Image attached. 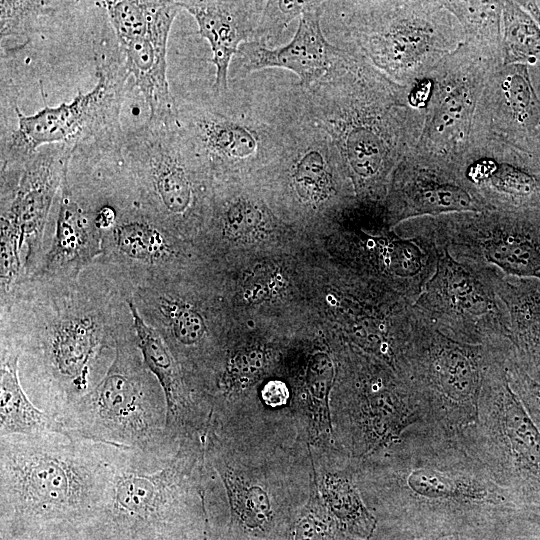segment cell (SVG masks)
I'll return each mask as SVG.
<instances>
[{
	"instance_id": "44dd1931",
	"label": "cell",
	"mask_w": 540,
	"mask_h": 540,
	"mask_svg": "<svg viewBox=\"0 0 540 540\" xmlns=\"http://www.w3.org/2000/svg\"><path fill=\"white\" fill-rule=\"evenodd\" d=\"M180 10L178 1H159L144 31L118 41L124 67L148 105L149 121L176 118V102L167 81V43Z\"/></svg>"
},
{
	"instance_id": "f546056e",
	"label": "cell",
	"mask_w": 540,
	"mask_h": 540,
	"mask_svg": "<svg viewBox=\"0 0 540 540\" xmlns=\"http://www.w3.org/2000/svg\"><path fill=\"white\" fill-rule=\"evenodd\" d=\"M227 490L232 516L249 528H263L271 520L267 494L258 486L244 487L230 468L220 471Z\"/></svg>"
},
{
	"instance_id": "836d02e7",
	"label": "cell",
	"mask_w": 540,
	"mask_h": 540,
	"mask_svg": "<svg viewBox=\"0 0 540 540\" xmlns=\"http://www.w3.org/2000/svg\"><path fill=\"white\" fill-rule=\"evenodd\" d=\"M510 385L540 431V382L520 367L514 358L507 360Z\"/></svg>"
},
{
	"instance_id": "3957f363",
	"label": "cell",
	"mask_w": 540,
	"mask_h": 540,
	"mask_svg": "<svg viewBox=\"0 0 540 540\" xmlns=\"http://www.w3.org/2000/svg\"><path fill=\"white\" fill-rule=\"evenodd\" d=\"M390 479L398 504L413 516L448 522L504 519L523 506L499 484L468 442L452 433L417 423L390 445Z\"/></svg>"
},
{
	"instance_id": "ac0fdd59",
	"label": "cell",
	"mask_w": 540,
	"mask_h": 540,
	"mask_svg": "<svg viewBox=\"0 0 540 540\" xmlns=\"http://www.w3.org/2000/svg\"><path fill=\"white\" fill-rule=\"evenodd\" d=\"M461 171L491 210H540V159L529 150L475 141Z\"/></svg>"
},
{
	"instance_id": "484cf974",
	"label": "cell",
	"mask_w": 540,
	"mask_h": 540,
	"mask_svg": "<svg viewBox=\"0 0 540 540\" xmlns=\"http://www.w3.org/2000/svg\"><path fill=\"white\" fill-rule=\"evenodd\" d=\"M97 228L84 210L71 198L67 177L62 184L54 245L46 267L57 269L82 264L98 252Z\"/></svg>"
},
{
	"instance_id": "f1b7e54d",
	"label": "cell",
	"mask_w": 540,
	"mask_h": 540,
	"mask_svg": "<svg viewBox=\"0 0 540 540\" xmlns=\"http://www.w3.org/2000/svg\"><path fill=\"white\" fill-rule=\"evenodd\" d=\"M327 501L345 528L360 538H369L375 518L364 506L356 488L347 478H332L327 484Z\"/></svg>"
},
{
	"instance_id": "7a4b0ae2",
	"label": "cell",
	"mask_w": 540,
	"mask_h": 540,
	"mask_svg": "<svg viewBox=\"0 0 540 540\" xmlns=\"http://www.w3.org/2000/svg\"><path fill=\"white\" fill-rule=\"evenodd\" d=\"M302 90L313 119L333 140L356 198L379 209L395 168L422 131L423 114L409 105L407 88L346 49L323 80Z\"/></svg>"
},
{
	"instance_id": "4316f807",
	"label": "cell",
	"mask_w": 540,
	"mask_h": 540,
	"mask_svg": "<svg viewBox=\"0 0 540 540\" xmlns=\"http://www.w3.org/2000/svg\"><path fill=\"white\" fill-rule=\"evenodd\" d=\"M459 24L463 43L502 65L501 18L503 1H441Z\"/></svg>"
},
{
	"instance_id": "d6a6232c",
	"label": "cell",
	"mask_w": 540,
	"mask_h": 540,
	"mask_svg": "<svg viewBox=\"0 0 540 540\" xmlns=\"http://www.w3.org/2000/svg\"><path fill=\"white\" fill-rule=\"evenodd\" d=\"M305 5L306 1H265L256 42L268 45L276 40L292 20L301 16Z\"/></svg>"
},
{
	"instance_id": "7bdbcfd3",
	"label": "cell",
	"mask_w": 540,
	"mask_h": 540,
	"mask_svg": "<svg viewBox=\"0 0 540 540\" xmlns=\"http://www.w3.org/2000/svg\"><path fill=\"white\" fill-rule=\"evenodd\" d=\"M452 540H455V539H452Z\"/></svg>"
},
{
	"instance_id": "e575fe53",
	"label": "cell",
	"mask_w": 540,
	"mask_h": 540,
	"mask_svg": "<svg viewBox=\"0 0 540 540\" xmlns=\"http://www.w3.org/2000/svg\"><path fill=\"white\" fill-rule=\"evenodd\" d=\"M331 379L332 366L328 358L326 356L315 358L311 368L310 388L314 400L315 419L320 430L326 427L329 431L332 430L327 405Z\"/></svg>"
},
{
	"instance_id": "d4e9b609",
	"label": "cell",
	"mask_w": 540,
	"mask_h": 540,
	"mask_svg": "<svg viewBox=\"0 0 540 540\" xmlns=\"http://www.w3.org/2000/svg\"><path fill=\"white\" fill-rule=\"evenodd\" d=\"M19 354L2 352L0 384V437L58 433L67 436L63 424L37 408L27 397L18 377Z\"/></svg>"
},
{
	"instance_id": "52a82bcc",
	"label": "cell",
	"mask_w": 540,
	"mask_h": 540,
	"mask_svg": "<svg viewBox=\"0 0 540 540\" xmlns=\"http://www.w3.org/2000/svg\"><path fill=\"white\" fill-rule=\"evenodd\" d=\"M133 349L120 345L105 376L57 419L67 436L154 454L172 453L166 403Z\"/></svg>"
},
{
	"instance_id": "b9f144b4",
	"label": "cell",
	"mask_w": 540,
	"mask_h": 540,
	"mask_svg": "<svg viewBox=\"0 0 540 540\" xmlns=\"http://www.w3.org/2000/svg\"><path fill=\"white\" fill-rule=\"evenodd\" d=\"M0 540H12V539L7 538V537L0 536Z\"/></svg>"
},
{
	"instance_id": "9c48e42d",
	"label": "cell",
	"mask_w": 540,
	"mask_h": 540,
	"mask_svg": "<svg viewBox=\"0 0 540 540\" xmlns=\"http://www.w3.org/2000/svg\"><path fill=\"white\" fill-rule=\"evenodd\" d=\"M120 58L99 56L95 87L79 92L70 103L46 106L33 115L15 107L17 126L1 141L2 165L23 161L51 144L71 146L73 155L120 153L124 135L120 112L129 76Z\"/></svg>"
},
{
	"instance_id": "4fadbf2b",
	"label": "cell",
	"mask_w": 540,
	"mask_h": 540,
	"mask_svg": "<svg viewBox=\"0 0 540 540\" xmlns=\"http://www.w3.org/2000/svg\"><path fill=\"white\" fill-rule=\"evenodd\" d=\"M501 64L461 43L427 75L429 96L419 140L411 151L461 169L469 151L479 99Z\"/></svg>"
},
{
	"instance_id": "cb8c5ba5",
	"label": "cell",
	"mask_w": 540,
	"mask_h": 540,
	"mask_svg": "<svg viewBox=\"0 0 540 540\" xmlns=\"http://www.w3.org/2000/svg\"><path fill=\"white\" fill-rule=\"evenodd\" d=\"M129 308L134 321L137 346L146 368L158 382L166 403V427L168 434L175 436L188 425L190 405L180 386L178 372L172 355L155 329L147 325L133 303Z\"/></svg>"
},
{
	"instance_id": "7402d4cb",
	"label": "cell",
	"mask_w": 540,
	"mask_h": 540,
	"mask_svg": "<svg viewBox=\"0 0 540 540\" xmlns=\"http://www.w3.org/2000/svg\"><path fill=\"white\" fill-rule=\"evenodd\" d=\"M178 2L182 9L193 16L199 34L211 47V62L216 67L214 94L222 95L228 91L230 65L240 46L257 41L265 1Z\"/></svg>"
},
{
	"instance_id": "83f0119b",
	"label": "cell",
	"mask_w": 540,
	"mask_h": 540,
	"mask_svg": "<svg viewBox=\"0 0 540 540\" xmlns=\"http://www.w3.org/2000/svg\"><path fill=\"white\" fill-rule=\"evenodd\" d=\"M502 65H533L540 61V26L517 1H503Z\"/></svg>"
},
{
	"instance_id": "d6986e66",
	"label": "cell",
	"mask_w": 540,
	"mask_h": 540,
	"mask_svg": "<svg viewBox=\"0 0 540 540\" xmlns=\"http://www.w3.org/2000/svg\"><path fill=\"white\" fill-rule=\"evenodd\" d=\"M539 127L540 98L528 65L499 66L479 99L472 143L497 140L531 151Z\"/></svg>"
},
{
	"instance_id": "74e56055",
	"label": "cell",
	"mask_w": 540,
	"mask_h": 540,
	"mask_svg": "<svg viewBox=\"0 0 540 540\" xmlns=\"http://www.w3.org/2000/svg\"><path fill=\"white\" fill-rule=\"evenodd\" d=\"M321 527L318 522L310 516L300 520L295 531V540H320Z\"/></svg>"
},
{
	"instance_id": "7c38bea8",
	"label": "cell",
	"mask_w": 540,
	"mask_h": 540,
	"mask_svg": "<svg viewBox=\"0 0 540 540\" xmlns=\"http://www.w3.org/2000/svg\"><path fill=\"white\" fill-rule=\"evenodd\" d=\"M436 244L435 271L413 306L458 341L487 345L508 340L509 316L496 290L495 268L458 259L446 245Z\"/></svg>"
},
{
	"instance_id": "603a6c76",
	"label": "cell",
	"mask_w": 540,
	"mask_h": 540,
	"mask_svg": "<svg viewBox=\"0 0 540 540\" xmlns=\"http://www.w3.org/2000/svg\"><path fill=\"white\" fill-rule=\"evenodd\" d=\"M493 278L509 316L512 356L531 374L540 367V280L506 276L496 268Z\"/></svg>"
},
{
	"instance_id": "f35d334b",
	"label": "cell",
	"mask_w": 540,
	"mask_h": 540,
	"mask_svg": "<svg viewBox=\"0 0 540 540\" xmlns=\"http://www.w3.org/2000/svg\"><path fill=\"white\" fill-rule=\"evenodd\" d=\"M93 219L98 230L109 229L116 223V211L111 206H103L96 213Z\"/></svg>"
},
{
	"instance_id": "277c9868",
	"label": "cell",
	"mask_w": 540,
	"mask_h": 540,
	"mask_svg": "<svg viewBox=\"0 0 540 540\" xmlns=\"http://www.w3.org/2000/svg\"><path fill=\"white\" fill-rule=\"evenodd\" d=\"M342 48L393 83L409 87L462 42L458 22L441 1H334Z\"/></svg>"
},
{
	"instance_id": "60d3db41",
	"label": "cell",
	"mask_w": 540,
	"mask_h": 540,
	"mask_svg": "<svg viewBox=\"0 0 540 540\" xmlns=\"http://www.w3.org/2000/svg\"><path fill=\"white\" fill-rule=\"evenodd\" d=\"M531 151L540 159V127L533 139Z\"/></svg>"
},
{
	"instance_id": "6da1fadb",
	"label": "cell",
	"mask_w": 540,
	"mask_h": 540,
	"mask_svg": "<svg viewBox=\"0 0 540 540\" xmlns=\"http://www.w3.org/2000/svg\"><path fill=\"white\" fill-rule=\"evenodd\" d=\"M111 446L58 433L0 440V536L98 540Z\"/></svg>"
},
{
	"instance_id": "e0dca14e",
	"label": "cell",
	"mask_w": 540,
	"mask_h": 540,
	"mask_svg": "<svg viewBox=\"0 0 540 540\" xmlns=\"http://www.w3.org/2000/svg\"><path fill=\"white\" fill-rule=\"evenodd\" d=\"M384 205L390 226L410 219L491 210L460 168L411 150L391 176Z\"/></svg>"
},
{
	"instance_id": "1f68e13d",
	"label": "cell",
	"mask_w": 540,
	"mask_h": 540,
	"mask_svg": "<svg viewBox=\"0 0 540 540\" xmlns=\"http://www.w3.org/2000/svg\"><path fill=\"white\" fill-rule=\"evenodd\" d=\"M115 241L127 256L139 260H154L165 251L161 232L145 221H127L115 226Z\"/></svg>"
},
{
	"instance_id": "ab89813d",
	"label": "cell",
	"mask_w": 540,
	"mask_h": 540,
	"mask_svg": "<svg viewBox=\"0 0 540 540\" xmlns=\"http://www.w3.org/2000/svg\"><path fill=\"white\" fill-rule=\"evenodd\" d=\"M526 11H528L534 20L540 26V8L535 1H517Z\"/></svg>"
},
{
	"instance_id": "5b68a950",
	"label": "cell",
	"mask_w": 540,
	"mask_h": 540,
	"mask_svg": "<svg viewBox=\"0 0 540 540\" xmlns=\"http://www.w3.org/2000/svg\"><path fill=\"white\" fill-rule=\"evenodd\" d=\"M495 344L458 341L413 305L407 308L397 336L395 368L417 395L423 423L452 433L475 424L483 374Z\"/></svg>"
},
{
	"instance_id": "8992f818",
	"label": "cell",
	"mask_w": 540,
	"mask_h": 540,
	"mask_svg": "<svg viewBox=\"0 0 540 540\" xmlns=\"http://www.w3.org/2000/svg\"><path fill=\"white\" fill-rule=\"evenodd\" d=\"M182 455V450L160 455L111 446L110 489L98 540L189 538L192 485Z\"/></svg>"
},
{
	"instance_id": "d590c367",
	"label": "cell",
	"mask_w": 540,
	"mask_h": 540,
	"mask_svg": "<svg viewBox=\"0 0 540 540\" xmlns=\"http://www.w3.org/2000/svg\"><path fill=\"white\" fill-rule=\"evenodd\" d=\"M163 311L171 321L172 331L178 342L188 346L196 344L203 337L204 322L196 312L174 304L164 305Z\"/></svg>"
},
{
	"instance_id": "30bf717a",
	"label": "cell",
	"mask_w": 540,
	"mask_h": 540,
	"mask_svg": "<svg viewBox=\"0 0 540 540\" xmlns=\"http://www.w3.org/2000/svg\"><path fill=\"white\" fill-rule=\"evenodd\" d=\"M510 354L508 342L494 345L476 422L464 433L496 481L525 506L540 502V431L510 385Z\"/></svg>"
},
{
	"instance_id": "8fae6325",
	"label": "cell",
	"mask_w": 540,
	"mask_h": 540,
	"mask_svg": "<svg viewBox=\"0 0 540 540\" xmlns=\"http://www.w3.org/2000/svg\"><path fill=\"white\" fill-rule=\"evenodd\" d=\"M120 154L155 214L180 221L195 212L212 173L176 118L124 133Z\"/></svg>"
},
{
	"instance_id": "5bb4252c",
	"label": "cell",
	"mask_w": 540,
	"mask_h": 540,
	"mask_svg": "<svg viewBox=\"0 0 540 540\" xmlns=\"http://www.w3.org/2000/svg\"><path fill=\"white\" fill-rule=\"evenodd\" d=\"M421 222L458 259L540 280V210L454 213Z\"/></svg>"
},
{
	"instance_id": "4dcf8cb0",
	"label": "cell",
	"mask_w": 540,
	"mask_h": 540,
	"mask_svg": "<svg viewBox=\"0 0 540 540\" xmlns=\"http://www.w3.org/2000/svg\"><path fill=\"white\" fill-rule=\"evenodd\" d=\"M65 2L54 1H0L1 41L12 37H27L40 18L55 12Z\"/></svg>"
},
{
	"instance_id": "2e32d148",
	"label": "cell",
	"mask_w": 540,
	"mask_h": 540,
	"mask_svg": "<svg viewBox=\"0 0 540 540\" xmlns=\"http://www.w3.org/2000/svg\"><path fill=\"white\" fill-rule=\"evenodd\" d=\"M74 149L65 144L39 148L12 166L17 174L8 202L1 206V261L20 265V251L41 237L52 199L67 177Z\"/></svg>"
},
{
	"instance_id": "9a60e30c",
	"label": "cell",
	"mask_w": 540,
	"mask_h": 540,
	"mask_svg": "<svg viewBox=\"0 0 540 540\" xmlns=\"http://www.w3.org/2000/svg\"><path fill=\"white\" fill-rule=\"evenodd\" d=\"M285 113L281 154L267 174L281 178L291 198L307 210L350 202L354 187L344 162L331 137L313 119L298 84L285 90Z\"/></svg>"
},
{
	"instance_id": "8d00e7d4",
	"label": "cell",
	"mask_w": 540,
	"mask_h": 540,
	"mask_svg": "<svg viewBox=\"0 0 540 540\" xmlns=\"http://www.w3.org/2000/svg\"><path fill=\"white\" fill-rule=\"evenodd\" d=\"M289 393L285 383L277 380L268 382L262 390V398L271 407L286 403Z\"/></svg>"
},
{
	"instance_id": "ba28073f",
	"label": "cell",
	"mask_w": 540,
	"mask_h": 540,
	"mask_svg": "<svg viewBox=\"0 0 540 540\" xmlns=\"http://www.w3.org/2000/svg\"><path fill=\"white\" fill-rule=\"evenodd\" d=\"M176 120L212 175L267 174L282 150L285 91L260 100L245 89H228L213 101L176 104Z\"/></svg>"
},
{
	"instance_id": "ffe728a7",
	"label": "cell",
	"mask_w": 540,
	"mask_h": 540,
	"mask_svg": "<svg viewBox=\"0 0 540 540\" xmlns=\"http://www.w3.org/2000/svg\"><path fill=\"white\" fill-rule=\"evenodd\" d=\"M324 10L325 1H306L295 35L282 47L271 49L258 42L242 44L232 60V77H246L265 68H283L298 76L302 89L323 80L346 52L325 37L321 24Z\"/></svg>"
}]
</instances>
